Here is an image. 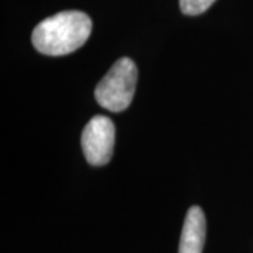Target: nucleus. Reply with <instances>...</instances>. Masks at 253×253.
I'll return each instance as SVG.
<instances>
[{
  "instance_id": "f257e3e1",
  "label": "nucleus",
  "mask_w": 253,
  "mask_h": 253,
  "mask_svg": "<svg viewBox=\"0 0 253 253\" xmlns=\"http://www.w3.org/2000/svg\"><path fill=\"white\" fill-rule=\"evenodd\" d=\"M90 33V17L83 11L68 10L42 20L34 28L31 41L38 52L61 56L84 45Z\"/></svg>"
},
{
  "instance_id": "f03ea898",
  "label": "nucleus",
  "mask_w": 253,
  "mask_h": 253,
  "mask_svg": "<svg viewBox=\"0 0 253 253\" xmlns=\"http://www.w3.org/2000/svg\"><path fill=\"white\" fill-rule=\"evenodd\" d=\"M138 71L129 58H121L111 66L94 89V97L101 107L120 113L131 104L135 93Z\"/></svg>"
},
{
  "instance_id": "7ed1b4c3",
  "label": "nucleus",
  "mask_w": 253,
  "mask_h": 253,
  "mask_svg": "<svg viewBox=\"0 0 253 253\" xmlns=\"http://www.w3.org/2000/svg\"><path fill=\"white\" fill-rule=\"evenodd\" d=\"M116 141V128L110 118L96 116L87 123L82 132V149L86 161L93 166L110 162Z\"/></svg>"
},
{
  "instance_id": "20e7f679",
  "label": "nucleus",
  "mask_w": 253,
  "mask_h": 253,
  "mask_svg": "<svg viewBox=\"0 0 253 253\" xmlns=\"http://www.w3.org/2000/svg\"><path fill=\"white\" fill-rule=\"evenodd\" d=\"M206 217L197 206L187 211L181 231L179 253H201L206 242Z\"/></svg>"
},
{
  "instance_id": "39448f33",
  "label": "nucleus",
  "mask_w": 253,
  "mask_h": 253,
  "mask_svg": "<svg viewBox=\"0 0 253 253\" xmlns=\"http://www.w3.org/2000/svg\"><path fill=\"white\" fill-rule=\"evenodd\" d=\"M215 0H179L180 9L187 16H199L207 11Z\"/></svg>"
}]
</instances>
